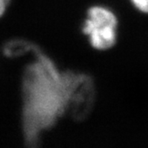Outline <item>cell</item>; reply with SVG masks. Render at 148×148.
<instances>
[{"label":"cell","instance_id":"277c9868","mask_svg":"<svg viewBox=\"0 0 148 148\" xmlns=\"http://www.w3.org/2000/svg\"><path fill=\"white\" fill-rule=\"evenodd\" d=\"M9 3V0H0V17L3 15L5 11L6 5Z\"/></svg>","mask_w":148,"mask_h":148},{"label":"cell","instance_id":"3957f363","mask_svg":"<svg viewBox=\"0 0 148 148\" xmlns=\"http://www.w3.org/2000/svg\"><path fill=\"white\" fill-rule=\"evenodd\" d=\"M134 5L143 13H148V0H131Z\"/></svg>","mask_w":148,"mask_h":148},{"label":"cell","instance_id":"6da1fadb","mask_svg":"<svg viewBox=\"0 0 148 148\" xmlns=\"http://www.w3.org/2000/svg\"><path fill=\"white\" fill-rule=\"evenodd\" d=\"M38 55V60L26 68L23 83V131L29 145L54 122L61 108L57 72L47 58Z\"/></svg>","mask_w":148,"mask_h":148},{"label":"cell","instance_id":"7a4b0ae2","mask_svg":"<svg viewBox=\"0 0 148 148\" xmlns=\"http://www.w3.org/2000/svg\"><path fill=\"white\" fill-rule=\"evenodd\" d=\"M117 19L111 10L103 6H94L88 10L83 32L89 36L94 48L106 50L116 42Z\"/></svg>","mask_w":148,"mask_h":148}]
</instances>
